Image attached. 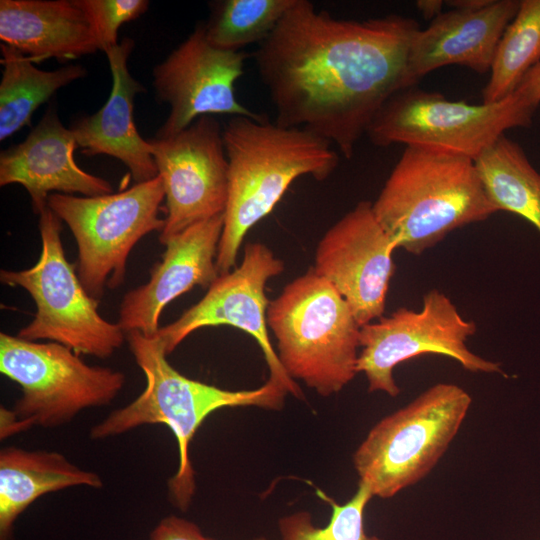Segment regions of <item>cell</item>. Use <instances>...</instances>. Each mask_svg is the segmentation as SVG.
<instances>
[{
	"label": "cell",
	"instance_id": "obj_18",
	"mask_svg": "<svg viewBox=\"0 0 540 540\" xmlns=\"http://www.w3.org/2000/svg\"><path fill=\"white\" fill-rule=\"evenodd\" d=\"M519 6L518 0H493L477 10L442 12L411 41L404 89L446 65L480 74L490 71L497 45Z\"/></svg>",
	"mask_w": 540,
	"mask_h": 540
},
{
	"label": "cell",
	"instance_id": "obj_1",
	"mask_svg": "<svg viewBox=\"0 0 540 540\" xmlns=\"http://www.w3.org/2000/svg\"><path fill=\"white\" fill-rule=\"evenodd\" d=\"M419 29L412 18L339 19L296 0L254 54L275 122L305 128L350 159L383 104L404 89Z\"/></svg>",
	"mask_w": 540,
	"mask_h": 540
},
{
	"label": "cell",
	"instance_id": "obj_10",
	"mask_svg": "<svg viewBox=\"0 0 540 540\" xmlns=\"http://www.w3.org/2000/svg\"><path fill=\"white\" fill-rule=\"evenodd\" d=\"M0 372L21 388L13 412L25 430L62 426L82 410L108 405L126 382L121 371L88 365L62 344L4 332L0 334Z\"/></svg>",
	"mask_w": 540,
	"mask_h": 540
},
{
	"label": "cell",
	"instance_id": "obj_25",
	"mask_svg": "<svg viewBox=\"0 0 540 540\" xmlns=\"http://www.w3.org/2000/svg\"><path fill=\"white\" fill-rule=\"evenodd\" d=\"M296 0H221L210 4L204 24L209 42L221 49L240 51L260 44L274 31Z\"/></svg>",
	"mask_w": 540,
	"mask_h": 540
},
{
	"label": "cell",
	"instance_id": "obj_13",
	"mask_svg": "<svg viewBox=\"0 0 540 540\" xmlns=\"http://www.w3.org/2000/svg\"><path fill=\"white\" fill-rule=\"evenodd\" d=\"M284 271V262L262 243H248L240 265L219 275L204 297L174 322L160 327L157 337L166 354L203 327L228 325L252 336L262 349L270 376L287 393L302 398L296 382L282 367L270 339L266 320V283Z\"/></svg>",
	"mask_w": 540,
	"mask_h": 540
},
{
	"label": "cell",
	"instance_id": "obj_9",
	"mask_svg": "<svg viewBox=\"0 0 540 540\" xmlns=\"http://www.w3.org/2000/svg\"><path fill=\"white\" fill-rule=\"evenodd\" d=\"M535 110L516 92L499 102L469 104L414 86L394 93L366 134L380 147L425 146L474 160L506 130L530 126Z\"/></svg>",
	"mask_w": 540,
	"mask_h": 540
},
{
	"label": "cell",
	"instance_id": "obj_14",
	"mask_svg": "<svg viewBox=\"0 0 540 540\" xmlns=\"http://www.w3.org/2000/svg\"><path fill=\"white\" fill-rule=\"evenodd\" d=\"M247 54L212 45L204 24L192 33L153 69V87L157 100L169 105L167 119L156 138L173 136L196 119L215 114L245 116L255 120L266 117L242 105L234 85L244 73Z\"/></svg>",
	"mask_w": 540,
	"mask_h": 540
},
{
	"label": "cell",
	"instance_id": "obj_15",
	"mask_svg": "<svg viewBox=\"0 0 540 540\" xmlns=\"http://www.w3.org/2000/svg\"><path fill=\"white\" fill-rule=\"evenodd\" d=\"M395 249L370 201L357 203L317 245L314 272L344 298L360 327L383 316Z\"/></svg>",
	"mask_w": 540,
	"mask_h": 540
},
{
	"label": "cell",
	"instance_id": "obj_23",
	"mask_svg": "<svg viewBox=\"0 0 540 540\" xmlns=\"http://www.w3.org/2000/svg\"><path fill=\"white\" fill-rule=\"evenodd\" d=\"M1 55L0 141L30 125L33 113L57 90L86 75V69L78 64L41 70L29 57L5 44H1Z\"/></svg>",
	"mask_w": 540,
	"mask_h": 540
},
{
	"label": "cell",
	"instance_id": "obj_22",
	"mask_svg": "<svg viewBox=\"0 0 540 540\" xmlns=\"http://www.w3.org/2000/svg\"><path fill=\"white\" fill-rule=\"evenodd\" d=\"M490 203L530 222L540 233V173L505 134L474 159Z\"/></svg>",
	"mask_w": 540,
	"mask_h": 540
},
{
	"label": "cell",
	"instance_id": "obj_3",
	"mask_svg": "<svg viewBox=\"0 0 540 540\" xmlns=\"http://www.w3.org/2000/svg\"><path fill=\"white\" fill-rule=\"evenodd\" d=\"M126 336L130 351L144 373L145 388L131 403L112 411L92 427L90 436L101 440L146 424L166 425L176 438L179 455L178 469L168 482L169 496L177 508L185 511L196 488L190 443L203 421L225 407L277 410L288 393L270 379L256 389L237 391L190 379L169 364L157 335L146 337L139 331H130Z\"/></svg>",
	"mask_w": 540,
	"mask_h": 540
},
{
	"label": "cell",
	"instance_id": "obj_29",
	"mask_svg": "<svg viewBox=\"0 0 540 540\" xmlns=\"http://www.w3.org/2000/svg\"><path fill=\"white\" fill-rule=\"evenodd\" d=\"M514 92L537 109L540 104V62L527 72Z\"/></svg>",
	"mask_w": 540,
	"mask_h": 540
},
{
	"label": "cell",
	"instance_id": "obj_5",
	"mask_svg": "<svg viewBox=\"0 0 540 540\" xmlns=\"http://www.w3.org/2000/svg\"><path fill=\"white\" fill-rule=\"evenodd\" d=\"M266 320L279 361L293 380L326 397L357 374L360 325L344 298L312 267L269 302Z\"/></svg>",
	"mask_w": 540,
	"mask_h": 540
},
{
	"label": "cell",
	"instance_id": "obj_28",
	"mask_svg": "<svg viewBox=\"0 0 540 540\" xmlns=\"http://www.w3.org/2000/svg\"><path fill=\"white\" fill-rule=\"evenodd\" d=\"M149 540H214L205 536L193 522L171 515L163 518L153 529Z\"/></svg>",
	"mask_w": 540,
	"mask_h": 540
},
{
	"label": "cell",
	"instance_id": "obj_30",
	"mask_svg": "<svg viewBox=\"0 0 540 540\" xmlns=\"http://www.w3.org/2000/svg\"><path fill=\"white\" fill-rule=\"evenodd\" d=\"M416 7L420 14L426 19L433 21L442 13L444 1L441 0H419Z\"/></svg>",
	"mask_w": 540,
	"mask_h": 540
},
{
	"label": "cell",
	"instance_id": "obj_20",
	"mask_svg": "<svg viewBox=\"0 0 540 540\" xmlns=\"http://www.w3.org/2000/svg\"><path fill=\"white\" fill-rule=\"evenodd\" d=\"M0 39L33 63L69 61L99 50L78 0H1Z\"/></svg>",
	"mask_w": 540,
	"mask_h": 540
},
{
	"label": "cell",
	"instance_id": "obj_6",
	"mask_svg": "<svg viewBox=\"0 0 540 540\" xmlns=\"http://www.w3.org/2000/svg\"><path fill=\"white\" fill-rule=\"evenodd\" d=\"M470 394L454 383H437L385 416L353 454L359 482L387 499L424 479L461 428Z\"/></svg>",
	"mask_w": 540,
	"mask_h": 540
},
{
	"label": "cell",
	"instance_id": "obj_2",
	"mask_svg": "<svg viewBox=\"0 0 540 540\" xmlns=\"http://www.w3.org/2000/svg\"><path fill=\"white\" fill-rule=\"evenodd\" d=\"M228 197L216 266L228 273L247 232L267 216L300 176L324 180L337 167L331 143L301 127L233 116L223 127Z\"/></svg>",
	"mask_w": 540,
	"mask_h": 540
},
{
	"label": "cell",
	"instance_id": "obj_16",
	"mask_svg": "<svg viewBox=\"0 0 540 540\" xmlns=\"http://www.w3.org/2000/svg\"><path fill=\"white\" fill-rule=\"evenodd\" d=\"M224 214L198 222L169 239L162 258L151 269L150 279L125 294L118 324L125 333L139 331L154 337L168 303L194 286L209 288L218 278L216 266Z\"/></svg>",
	"mask_w": 540,
	"mask_h": 540
},
{
	"label": "cell",
	"instance_id": "obj_17",
	"mask_svg": "<svg viewBox=\"0 0 540 540\" xmlns=\"http://www.w3.org/2000/svg\"><path fill=\"white\" fill-rule=\"evenodd\" d=\"M77 143L54 106L19 144L0 154V186L20 184L29 193L35 214L46 209L50 192L86 197L112 193L106 179L82 170L74 159Z\"/></svg>",
	"mask_w": 540,
	"mask_h": 540
},
{
	"label": "cell",
	"instance_id": "obj_7",
	"mask_svg": "<svg viewBox=\"0 0 540 540\" xmlns=\"http://www.w3.org/2000/svg\"><path fill=\"white\" fill-rule=\"evenodd\" d=\"M61 222L48 207L44 209L39 215L41 252L36 264L0 271L2 283L22 287L36 305L33 320L17 336L56 342L78 355L108 358L122 346L126 333L98 313L99 300L87 293L66 259Z\"/></svg>",
	"mask_w": 540,
	"mask_h": 540
},
{
	"label": "cell",
	"instance_id": "obj_32",
	"mask_svg": "<svg viewBox=\"0 0 540 540\" xmlns=\"http://www.w3.org/2000/svg\"><path fill=\"white\" fill-rule=\"evenodd\" d=\"M256 540H265V539H264V538H258V539H256Z\"/></svg>",
	"mask_w": 540,
	"mask_h": 540
},
{
	"label": "cell",
	"instance_id": "obj_4",
	"mask_svg": "<svg viewBox=\"0 0 540 540\" xmlns=\"http://www.w3.org/2000/svg\"><path fill=\"white\" fill-rule=\"evenodd\" d=\"M372 211L395 248L414 255L498 212L473 159L425 146H406Z\"/></svg>",
	"mask_w": 540,
	"mask_h": 540
},
{
	"label": "cell",
	"instance_id": "obj_27",
	"mask_svg": "<svg viewBox=\"0 0 540 540\" xmlns=\"http://www.w3.org/2000/svg\"><path fill=\"white\" fill-rule=\"evenodd\" d=\"M92 25L99 50L104 53L118 44V30L124 23L144 14L147 0H78Z\"/></svg>",
	"mask_w": 540,
	"mask_h": 540
},
{
	"label": "cell",
	"instance_id": "obj_21",
	"mask_svg": "<svg viewBox=\"0 0 540 540\" xmlns=\"http://www.w3.org/2000/svg\"><path fill=\"white\" fill-rule=\"evenodd\" d=\"M98 474L83 470L58 452L14 446L0 452V540H12L14 523L39 497L75 486L101 488Z\"/></svg>",
	"mask_w": 540,
	"mask_h": 540
},
{
	"label": "cell",
	"instance_id": "obj_24",
	"mask_svg": "<svg viewBox=\"0 0 540 540\" xmlns=\"http://www.w3.org/2000/svg\"><path fill=\"white\" fill-rule=\"evenodd\" d=\"M539 62L540 0H521L497 45L482 103L499 102L511 95Z\"/></svg>",
	"mask_w": 540,
	"mask_h": 540
},
{
	"label": "cell",
	"instance_id": "obj_11",
	"mask_svg": "<svg viewBox=\"0 0 540 540\" xmlns=\"http://www.w3.org/2000/svg\"><path fill=\"white\" fill-rule=\"evenodd\" d=\"M476 330V323L465 319L446 294L432 289L423 296L420 310L400 307L360 327L357 373L365 375L369 392L391 397L400 393L394 368L423 354L447 356L469 372L505 375L500 363L467 347L466 341Z\"/></svg>",
	"mask_w": 540,
	"mask_h": 540
},
{
	"label": "cell",
	"instance_id": "obj_12",
	"mask_svg": "<svg viewBox=\"0 0 540 540\" xmlns=\"http://www.w3.org/2000/svg\"><path fill=\"white\" fill-rule=\"evenodd\" d=\"M148 142L165 192L166 217L160 243L164 245L186 228L224 214L228 160L223 129L213 116H202L173 136Z\"/></svg>",
	"mask_w": 540,
	"mask_h": 540
},
{
	"label": "cell",
	"instance_id": "obj_8",
	"mask_svg": "<svg viewBox=\"0 0 540 540\" xmlns=\"http://www.w3.org/2000/svg\"><path fill=\"white\" fill-rule=\"evenodd\" d=\"M164 199L159 175L114 194L49 195L48 208L68 225L76 240V272L91 297L99 300L105 287H119L133 247L145 235L162 231L159 211Z\"/></svg>",
	"mask_w": 540,
	"mask_h": 540
},
{
	"label": "cell",
	"instance_id": "obj_31",
	"mask_svg": "<svg viewBox=\"0 0 540 540\" xmlns=\"http://www.w3.org/2000/svg\"><path fill=\"white\" fill-rule=\"evenodd\" d=\"M493 0H450L446 5L458 10H477L489 5Z\"/></svg>",
	"mask_w": 540,
	"mask_h": 540
},
{
	"label": "cell",
	"instance_id": "obj_26",
	"mask_svg": "<svg viewBox=\"0 0 540 540\" xmlns=\"http://www.w3.org/2000/svg\"><path fill=\"white\" fill-rule=\"evenodd\" d=\"M321 495L331 507L328 524L316 527L308 512L294 513L279 521L283 540H383L368 535L364 529V512L374 497L365 483L359 482L356 492L343 504Z\"/></svg>",
	"mask_w": 540,
	"mask_h": 540
},
{
	"label": "cell",
	"instance_id": "obj_19",
	"mask_svg": "<svg viewBox=\"0 0 540 540\" xmlns=\"http://www.w3.org/2000/svg\"><path fill=\"white\" fill-rule=\"evenodd\" d=\"M134 47L123 39L105 52L112 74V89L106 103L94 114L78 118L70 127L77 146L86 156L108 155L120 160L136 183L158 176L148 140L134 122V98L144 87L128 70Z\"/></svg>",
	"mask_w": 540,
	"mask_h": 540
}]
</instances>
